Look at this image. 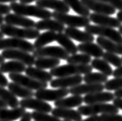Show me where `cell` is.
<instances>
[{
  "mask_svg": "<svg viewBox=\"0 0 122 121\" xmlns=\"http://www.w3.org/2000/svg\"><path fill=\"white\" fill-rule=\"evenodd\" d=\"M6 107H7V105L0 99V108H6Z\"/></svg>",
  "mask_w": 122,
  "mask_h": 121,
  "instance_id": "52",
  "label": "cell"
},
{
  "mask_svg": "<svg viewBox=\"0 0 122 121\" xmlns=\"http://www.w3.org/2000/svg\"><path fill=\"white\" fill-rule=\"evenodd\" d=\"M82 79L86 83L103 84L108 80V77L100 72H90L86 74Z\"/></svg>",
  "mask_w": 122,
  "mask_h": 121,
  "instance_id": "36",
  "label": "cell"
},
{
  "mask_svg": "<svg viewBox=\"0 0 122 121\" xmlns=\"http://www.w3.org/2000/svg\"><path fill=\"white\" fill-rule=\"evenodd\" d=\"M31 116L34 121H62L53 115H49L47 113H42V112L34 111L31 113Z\"/></svg>",
  "mask_w": 122,
  "mask_h": 121,
  "instance_id": "38",
  "label": "cell"
},
{
  "mask_svg": "<svg viewBox=\"0 0 122 121\" xmlns=\"http://www.w3.org/2000/svg\"><path fill=\"white\" fill-rule=\"evenodd\" d=\"M104 90V85L103 84H91V83H86V84H79L78 85L70 88L68 89L69 93L72 95L81 96L85 94H88L102 92Z\"/></svg>",
  "mask_w": 122,
  "mask_h": 121,
  "instance_id": "17",
  "label": "cell"
},
{
  "mask_svg": "<svg viewBox=\"0 0 122 121\" xmlns=\"http://www.w3.org/2000/svg\"><path fill=\"white\" fill-rule=\"evenodd\" d=\"M4 21L7 24L22 26L23 28H34L35 23H36L34 20L16 13H9L5 15Z\"/></svg>",
  "mask_w": 122,
  "mask_h": 121,
  "instance_id": "16",
  "label": "cell"
},
{
  "mask_svg": "<svg viewBox=\"0 0 122 121\" xmlns=\"http://www.w3.org/2000/svg\"><path fill=\"white\" fill-rule=\"evenodd\" d=\"M103 85L104 88L109 92L122 89V77H117L107 80Z\"/></svg>",
  "mask_w": 122,
  "mask_h": 121,
  "instance_id": "40",
  "label": "cell"
},
{
  "mask_svg": "<svg viewBox=\"0 0 122 121\" xmlns=\"http://www.w3.org/2000/svg\"><path fill=\"white\" fill-rule=\"evenodd\" d=\"M113 104H114L118 110H122V99L121 98H114L113 100Z\"/></svg>",
  "mask_w": 122,
  "mask_h": 121,
  "instance_id": "45",
  "label": "cell"
},
{
  "mask_svg": "<svg viewBox=\"0 0 122 121\" xmlns=\"http://www.w3.org/2000/svg\"><path fill=\"white\" fill-rule=\"evenodd\" d=\"M56 36H57V34L53 31H47L40 34L39 36L36 38L34 43L33 44L34 48L37 49L43 48V47H45L47 44L54 42L56 40Z\"/></svg>",
  "mask_w": 122,
  "mask_h": 121,
  "instance_id": "31",
  "label": "cell"
},
{
  "mask_svg": "<svg viewBox=\"0 0 122 121\" xmlns=\"http://www.w3.org/2000/svg\"><path fill=\"white\" fill-rule=\"evenodd\" d=\"M83 102V98L81 96L72 95V96L62 98L59 100L55 101V107L58 108H74L80 106Z\"/></svg>",
  "mask_w": 122,
  "mask_h": 121,
  "instance_id": "26",
  "label": "cell"
},
{
  "mask_svg": "<svg viewBox=\"0 0 122 121\" xmlns=\"http://www.w3.org/2000/svg\"><path fill=\"white\" fill-rule=\"evenodd\" d=\"M33 56L34 58H53L59 60L66 61L69 54L58 46H47L35 49L33 51Z\"/></svg>",
  "mask_w": 122,
  "mask_h": 121,
  "instance_id": "8",
  "label": "cell"
},
{
  "mask_svg": "<svg viewBox=\"0 0 122 121\" xmlns=\"http://www.w3.org/2000/svg\"><path fill=\"white\" fill-rule=\"evenodd\" d=\"M117 18L122 23V11H119L117 14Z\"/></svg>",
  "mask_w": 122,
  "mask_h": 121,
  "instance_id": "51",
  "label": "cell"
},
{
  "mask_svg": "<svg viewBox=\"0 0 122 121\" xmlns=\"http://www.w3.org/2000/svg\"><path fill=\"white\" fill-rule=\"evenodd\" d=\"M53 116L58 118H62L64 120L70 121H81L82 120V116L80 114L78 110H72L68 108H58L56 107L51 110Z\"/></svg>",
  "mask_w": 122,
  "mask_h": 121,
  "instance_id": "22",
  "label": "cell"
},
{
  "mask_svg": "<svg viewBox=\"0 0 122 121\" xmlns=\"http://www.w3.org/2000/svg\"><path fill=\"white\" fill-rule=\"evenodd\" d=\"M97 43L101 48L106 50L107 52L122 55V44L116 43L101 37L97 38Z\"/></svg>",
  "mask_w": 122,
  "mask_h": 121,
  "instance_id": "27",
  "label": "cell"
},
{
  "mask_svg": "<svg viewBox=\"0 0 122 121\" xmlns=\"http://www.w3.org/2000/svg\"><path fill=\"white\" fill-rule=\"evenodd\" d=\"M60 60L53 58H37L35 60L34 65L40 69H51L60 64Z\"/></svg>",
  "mask_w": 122,
  "mask_h": 121,
  "instance_id": "32",
  "label": "cell"
},
{
  "mask_svg": "<svg viewBox=\"0 0 122 121\" xmlns=\"http://www.w3.org/2000/svg\"><path fill=\"white\" fill-rule=\"evenodd\" d=\"M26 75L30 77L35 80L43 82H50L52 80L53 76L51 75V73L48 72H46L43 69L37 68H34L32 66H28L26 68L25 70Z\"/></svg>",
  "mask_w": 122,
  "mask_h": 121,
  "instance_id": "24",
  "label": "cell"
},
{
  "mask_svg": "<svg viewBox=\"0 0 122 121\" xmlns=\"http://www.w3.org/2000/svg\"><path fill=\"white\" fill-rule=\"evenodd\" d=\"M114 96L115 98H121L122 99V89H119V90H116Z\"/></svg>",
  "mask_w": 122,
  "mask_h": 121,
  "instance_id": "49",
  "label": "cell"
},
{
  "mask_svg": "<svg viewBox=\"0 0 122 121\" xmlns=\"http://www.w3.org/2000/svg\"><path fill=\"white\" fill-rule=\"evenodd\" d=\"M81 2L89 10L93 11L95 13L105 14L110 16V15H114L116 13V10L111 5L97 0H81Z\"/></svg>",
  "mask_w": 122,
  "mask_h": 121,
  "instance_id": "15",
  "label": "cell"
},
{
  "mask_svg": "<svg viewBox=\"0 0 122 121\" xmlns=\"http://www.w3.org/2000/svg\"><path fill=\"white\" fill-rule=\"evenodd\" d=\"M100 121H122V115L117 113H104L100 116Z\"/></svg>",
  "mask_w": 122,
  "mask_h": 121,
  "instance_id": "41",
  "label": "cell"
},
{
  "mask_svg": "<svg viewBox=\"0 0 122 121\" xmlns=\"http://www.w3.org/2000/svg\"><path fill=\"white\" fill-rule=\"evenodd\" d=\"M9 84V81L7 78L3 75L1 71H0V87H4L5 88V86H7Z\"/></svg>",
  "mask_w": 122,
  "mask_h": 121,
  "instance_id": "44",
  "label": "cell"
},
{
  "mask_svg": "<svg viewBox=\"0 0 122 121\" xmlns=\"http://www.w3.org/2000/svg\"><path fill=\"white\" fill-rule=\"evenodd\" d=\"M3 37H4L3 34H2L1 31H0V39H2V38H3Z\"/></svg>",
  "mask_w": 122,
  "mask_h": 121,
  "instance_id": "57",
  "label": "cell"
},
{
  "mask_svg": "<svg viewBox=\"0 0 122 121\" xmlns=\"http://www.w3.org/2000/svg\"><path fill=\"white\" fill-rule=\"evenodd\" d=\"M34 27L39 31L48 30L53 32H58V33H62L65 30L64 24H62V23L57 21V20L51 19H41L35 23Z\"/></svg>",
  "mask_w": 122,
  "mask_h": 121,
  "instance_id": "20",
  "label": "cell"
},
{
  "mask_svg": "<svg viewBox=\"0 0 122 121\" xmlns=\"http://www.w3.org/2000/svg\"><path fill=\"white\" fill-rule=\"evenodd\" d=\"M16 49L26 52H33L35 50L34 44L24 39L10 37L0 39V50Z\"/></svg>",
  "mask_w": 122,
  "mask_h": 121,
  "instance_id": "9",
  "label": "cell"
},
{
  "mask_svg": "<svg viewBox=\"0 0 122 121\" xmlns=\"http://www.w3.org/2000/svg\"><path fill=\"white\" fill-rule=\"evenodd\" d=\"M31 120H32L31 113H29V112H26L22 116V117L20 118V121H31Z\"/></svg>",
  "mask_w": 122,
  "mask_h": 121,
  "instance_id": "47",
  "label": "cell"
},
{
  "mask_svg": "<svg viewBox=\"0 0 122 121\" xmlns=\"http://www.w3.org/2000/svg\"><path fill=\"white\" fill-rule=\"evenodd\" d=\"M9 78L13 82L22 85L30 90L37 91L42 88H46L48 85L47 82L35 80L27 75H22L20 73H10L9 74Z\"/></svg>",
  "mask_w": 122,
  "mask_h": 121,
  "instance_id": "7",
  "label": "cell"
},
{
  "mask_svg": "<svg viewBox=\"0 0 122 121\" xmlns=\"http://www.w3.org/2000/svg\"><path fill=\"white\" fill-rule=\"evenodd\" d=\"M112 75L114 76V78L117 77H122V66L117 68L115 70L113 71V74Z\"/></svg>",
  "mask_w": 122,
  "mask_h": 121,
  "instance_id": "46",
  "label": "cell"
},
{
  "mask_svg": "<svg viewBox=\"0 0 122 121\" xmlns=\"http://www.w3.org/2000/svg\"><path fill=\"white\" fill-rule=\"evenodd\" d=\"M0 99L7 105V106L11 108H16L20 105V101L17 99L16 96L4 87H0Z\"/></svg>",
  "mask_w": 122,
  "mask_h": 121,
  "instance_id": "33",
  "label": "cell"
},
{
  "mask_svg": "<svg viewBox=\"0 0 122 121\" xmlns=\"http://www.w3.org/2000/svg\"><path fill=\"white\" fill-rule=\"evenodd\" d=\"M78 112L82 116H93L98 113H118L119 110L114 104L110 103H96L86 106H80Z\"/></svg>",
  "mask_w": 122,
  "mask_h": 121,
  "instance_id": "5",
  "label": "cell"
},
{
  "mask_svg": "<svg viewBox=\"0 0 122 121\" xmlns=\"http://www.w3.org/2000/svg\"><path fill=\"white\" fill-rule=\"evenodd\" d=\"M4 22V16L2 15H0V25L2 24Z\"/></svg>",
  "mask_w": 122,
  "mask_h": 121,
  "instance_id": "54",
  "label": "cell"
},
{
  "mask_svg": "<svg viewBox=\"0 0 122 121\" xmlns=\"http://www.w3.org/2000/svg\"><path fill=\"white\" fill-rule=\"evenodd\" d=\"M78 51L82 54L90 55V57H94L95 58H100L103 54V49L101 48L97 44L93 42L81 43L77 46Z\"/></svg>",
  "mask_w": 122,
  "mask_h": 121,
  "instance_id": "23",
  "label": "cell"
},
{
  "mask_svg": "<svg viewBox=\"0 0 122 121\" xmlns=\"http://www.w3.org/2000/svg\"><path fill=\"white\" fill-rule=\"evenodd\" d=\"M68 64H89L92 61V58L90 55L86 54H75L68 56L67 58Z\"/></svg>",
  "mask_w": 122,
  "mask_h": 121,
  "instance_id": "37",
  "label": "cell"
},
{
  "mask_svg": "<svg viewBox=\"0 0 122 121\" xmlns=\"http://www.w3.org/2000/svg\"><path fill=\"white\" fill-rule=\"evenodd\" d=\"M3 62H5V59H4V58L2 57L1 54H0V64H2Z\"/></svg>",
  "mask_w": 122,
  "mask_h": 121,
  "instance_id": "55",
  "label": "cell"
},
{
  "mask_svg": "<svg viewBox=\"0 0 122 121\" xmlns=\"http://www.w3.org/2000/svg\"><path fill=\"white\" fill-rule=\"evenodd\" d=\"M26 112V109L19 106L12 108L10 110L6 108H0V119L7 121H15L21 118Z\"/></svg>",
  "mask_w": 122,
  "mask_h": 121,
  "instance_id": "25",
  "label": "cell"
},
{
  "mask_svg": "<svg viewBox=\"0 0 122 121\" xmlns=\"http://www.w3.org/2000/svg\"><path fill=\"white\" fill-rule=\"evenodd\" d=\"M121 60H122V58H121Z\"/></svg>",
  "mask_w": 122,
  "mask_h": 121,
  "instance_id": "60",
  "label": "cell"
},
{
  "mask_svg": "<svg viewBox=\"0 0 122 121\" xmlns=\"http://www.w3.org/2000/svg\"><path fill=\"white\" fill-rule=\"evenodd\" d=\"M83 98V102L86 105L96 104V103H104L113 101L115 98L114 93L111 92H98L86 95Z\"/></svg>",
  "mask_w": 122,
  "mask_h": 121,
  "instance_id": "18",
  "label": "cell"
},
{
  "mask_svg": "<svg viewBox=\"0 0 122 121\" xmlns=\"http://www.w3.org/2000/svg\"><path fill=\"white\" fill-rule=\"evenodd\" d=\"M55 40L69 54H75L78 52L77 46L73 43L72 39L68 37L65 33H58Z\"/></svg>",
  "mask_w": 122,
  "mask_h": 121,
  "instance_id": "28",
  "label": "cell"
},
{
  "mask_svg": "<svg viewBox=\"0 0 122 121\" xmlns=\"http://www.w3.org/2000/svg\"><path fill=\"white\" fill-rule=\"evenodd\" d=\"M36 5L44 9H51L58 13H68L70 8L63 0H38Z\"/></svg>",
  "mask_w": 122,
  "mask_h": 121,
  "instance_id": "19",
  "label": "cell"
},
{
  "mask_svg": "<svg viewBox=\"0 0 122 121\" xmlns=\"http://www.w3.org/2000/svg\"><path fill=\"white\" fill-rule=\"evenodd\" d=\"M0 31L5 36L24 40L36 39L40 34V31L35 28H19L7 23L0 25Z\"/></svg>",
  "mask_w": 122,
  "mask_h": 121,
  "instance_id": "3",
  "label": "cell"
},
{
  "mask_svg": "<svg viewBox=\"0 0 122 121\" xmlns=\"http://www.w3.org/2000/svg\"><path fill=\"white\" fill-rule=\"evenodd\" d=\"M52 17L62 24L67 25L68 27H86V26L90 24V20L89 17L82 16H74L68 13L53 12Z\"/></svg>",
  "mask_w": 122,
  "mask_h": 121,
  "instance_id": "6",
  "label": "cell"
},
{
  "mask_svg": "<svg viewBox=\"0 0 122 121\" xmlns=\"http://www.w3.org/2000/svg\"><path fill=\"white\" fill-rule=\"evenodd\" d=\"M85 31L92 35H97L114 42L122 44V35L114 28L90 24L85 27Z\"/></svg>",
  "mask_w": 122,
  "mask_h": 121,
  "instance_id": "4",
  "label": "cell"
},
{
  "mask_svg": "<svg viewBox=\"0 0 122 121\" xmlns=\"http://www.w3.org/2000/svg\"><path fill=\"white\" fill-rule=\"evenodd\" d=\"M11 12V9L10 5H5L3 3H0V15H7Z\"/></svg>",
  "mask_w": 122,
  "mask_h": 121,
  "instance_id": "43",
  "label": "cell"
},
{
  "mask_svg": "<svg viewBox=\"0 0 122 121\" xmlns=\"http://www.w3.org/2000/svg\"><path fill=\"white\" fill-rule=\"evenodd\" d=\"M1 55L4 58V59H10V60L20 61V62L27 66L34 65L35 60H36L33 54H30L29 52L16 49L3 50Z\"/></svg>",
  "mask_w": 122,
  "mask_h": 121,
  "instance_id": "10",
  "label": "cell"
},
{
  "mask_svg": "<svg viewBox=\"0 0 122 121\" xmlns=\"http://www.w3.org/2000/svg\"><path fill=\"white\" fill-rule=\"evenodd\" d=\"M26 65L20 61L11 60L0 64V71L2 73H20L25 72Z\"/></svg>",
  "mask_w": 122,
  "mask_h": 121,
  "instance_id": "29",
  "label": "cell"
},
{
  "mask_svg": "<svg viewBox=\"0 0 122 121\" xmlns=\"http://www.w3.org/2000/svg\"><path fill=\"white\" fill-rule=\"evenodd\" d=\"M63 121H70V120H63Z\"/></svg>",
  "mask_w": 122,
  "mask_h": 121,
  "instance_id": "59",
  "label": "cell"
},
{
  "mask_svg": "<svg viewBox=\"0 0 122 121\" xmlns=\"http://www.w3.org/2000/svg\"><path fill=\"white\" fill-rule=\"evenodd\" d=\"M102 58L108 64H111L112 65H114L116 68H119L122 66V60L117 54L107 51L105 53H103Z\"/></svg>",
  "mask_w": 122,
  "mask_h": 121,
  "instance_id": "39",
  "label": "cell"
},
{
  "mask_svg": "<svg viewBox=\"0 0 122 121\" xmlns=\"http://www.w3.org/2000/svg\"><path fill=\"white\" fill-rule=\"evenodd\" d=\"M83 81L81 75L65 76L59 77L55 79H52L50 82V85L52 88H67L68 87L72 88L81 84Z\"/></svg>",
  "mask_w": 122,
  "mask_h": 121,
  "instance_id": "14",
  "label": "cell"
},
{
  "mask_svg": "<svg viewBox=\"0 0 122 121\" xmlns=\"http://www.w3.org/2000/svg\"><path fill=\"white\" fill-rule=\"evenodd\" d=\"M93 68L90 64H68L57 66L50 71L51 75L54 77H65L76 75H86L92 72Z\"/></svg>",
  "mask_w": 122,
  "mask_h": 121,
  "instance_id": "2",
  "label": "cell"
},
{
  "mask_svg": "<svg viewBox=\"0 0 122 121\" xmlns=\"http://www.w3.org/2000/svg\"><path fill=\"white\" fill-rule=\"evenodd\" d=\"M91 67L94 69L98 70L100 73L103 75L108 76L112 75L113 74V69L111 65L103 60L100 58H94L93 60L91 61Z\"/></svg>",
  "mask_w": 122,
  "mask_h": 121,
  "instance_id": "35",
  "label": "cell"
},
{
  "mask_svg": "<svg viewBox=\"0 0 122 121\" xmlns=\"http://www.w3.org/2000/svg\"><path fill=\"white\" fill-rule=\"evenodd\" d=\"M8 88L10 92L13 94L15 96L20 97L22 99H28L32 98L34 96V92L33 90L28 89L25 87L22 86V85H18L15 82H10L8 84Z\"/></svg>",
  "mask_w": 122,
  "mask_h": 121,
  "instance_id": "30",
  "label": "cell"
},
{
  "mask_svg": "<svg viewBox=\"0 0 122 121\" xmlns=\"http://www.w3.org/2000/svg\"><path fill=\"white\" fill-rule=\"evenodd\" d=\"M38 0H20V3H23V4H28V3H30V2H37Z\"/></svg>",
  "mask_w": 122,
  "mask_h": 121,
  "instance_id": "50",
  "label": "cell"
},
{
  "mask_svg": "<svg viewBox=\"0 0 122 121\" xmlns=\"http://www.w3.org/2000/svg\"><path fill=\"white\" fill-rule=\"evenodd\" d=\"M69 93L68 88H58V89H42L36 91L34 96L37 99L44 102H55L62 98H65Z\"/></svg>",
  "mask_w": 122,
  "mask_h": 121,
  "instance_id": "11",
  "label": "cell"
},
{
  "mask_svg": "<svg viewBox=\"0 0 122 121\" xmlns=\"http://www.w3.org/2000/svg\"><path fill=\"white\" fill-rule=\"evenodd\" d=\"M64 32L69 38L79 41L80 43L93 42V40H95L93 35L86 31L80 30L76 27H68V26L67 28H65Z\"/></svg>",
  "mask_w": 122,
  "mask_h": 121,
  "instance_id": "21",
  "label": "cell"
},
{
  "mask_svg": "<svg viewBox=\"0 0 122 121\" xmlns=\"http://www.w3.org/2000/svg\"><path fill=\"white\" fill-rule=\"evenodd\" d=\"M118 32H119V33H120V34L122 35V25L120 26V27L118 28Z\"/></svg>",
  "mask_w": 122,
  "mask_h": 121,
  "instance_id": "56",
  "label": "cell"
},
{
  "mask_svg": "<svg viewBox=\"0 0 122 121\" xmlns=\"http://www.w3.org/2000/svg\"><path fill=\"white\" fill-rule=\"evenodd\" d=\"M18 0H0V3H5V2H16Z\"/></svg>",
  "mask_w": 122,
  "mask_h": 121,
  "instance_id": "53",
  "label": "cell"
},
{
  "mask_svg": "<svg viewBox=\"0 0 122 121\" xmlns=\"http://www.w3.org/2000/svg\"><path fill=\"white\" fill-rule=\"evenodd\" d=\"M0 121H7V120H1V119H0Z\"/></svg>",
  "mask_w": 122,
  "mask_h": 121,
  "instance_id": "58",
  "label": "cell"
},
{
  "mask_svg": "<svg viewBox=\"0 0 122 121\" xmlns=\"http://www.w3.org/2000/svg\"><path fill=\"white\" fill-rule=\"evenodd\" d=\"M63 1L67 4L68 7L72 9L75 13L79 14V16L85 17H88L90 16V10L83 5L81 0H63Z\"/></svg>",
  "mask_w": 122,
  "mask_h": 121,
  "instance_id": "34",
  "label": "cell"
},
{
  "mask_svg": "<svg viewBox=\"0 0 122 121\" xmlns=\"http://www.w3.org/2000/svg\"><path fill=\"white\" fill-rule=\"evenodd\" d=\"M10 7L11 10L16 14L21 15L23 16H33L39 18L41 19H51L52 17V13L47 10V9H44L37 6L23 3H18L16 2H11Z\"/></svg>",
  "mask_w": 122,
  "mask_h": 121,
  "instance_id": "1",
  "label": "cell"
},
{
  "mask_svg": "<svg viewBox=\"0 0 122 121\" xmlns=\"http://www.w3.org/2000/svg\"><path fill=\"white\" fill-rule=\"evenodd\" d=\"M97 1L104 2V3L111 5L115 10L122 11V0H97Z\"/></svg>",
  "mask_w": 122,
  "mask_h": 121,
  "instance_id": "42",
  "label": "cell"
},
{
  "mask_svg": "<svg viewBox=\"0 0 122 121\" xmlns=\"http://www.w3.org/2000/svg\"><path fill=\"white\" fill-rule=\"evenodd\" d=\"M90 22H93L96 25L107 26L111 28H119L121 26L122 23L117 17L110 16L109 15L105 14H98V13H90L89 16Z\"/></svg>",
  "mask_w": 122,
  "mask_h": 121,
  "instance_id": "13",
  "label": "cell"
},
{
  "mask_svg": "<svg viewBox=\"0 0 122 121\" xmlns=\"http://www.w3.org/2000/svg\"><path fill=\"white\" fill-rule=\"evenodd\" d=\"M20 107L24 109H30V110H34V111L42 112V113H49L52 110V106L49 103L37 98L23 99L20 101Z\"/></svg>",
  "mask_w": 122,
  "mask_h": 121,
  "instance_id": "12",
  "label": "cell"
},
{
  "mask_svg": "<svg viewBox=\"0 0 122 121\" xmlns=\"http://www.w3.org/2000/svg\"><path fill=\"white\" fill-rule=\"evenodd\" d=\"M81 121H100V116H98L97 115H93V116H90L85 120H82Z\"/></svg>",
  "mask_w": 122,
  "mask_h": 121,
  "instance_id": "48",
  "label": "cell"
}]
</instances>
